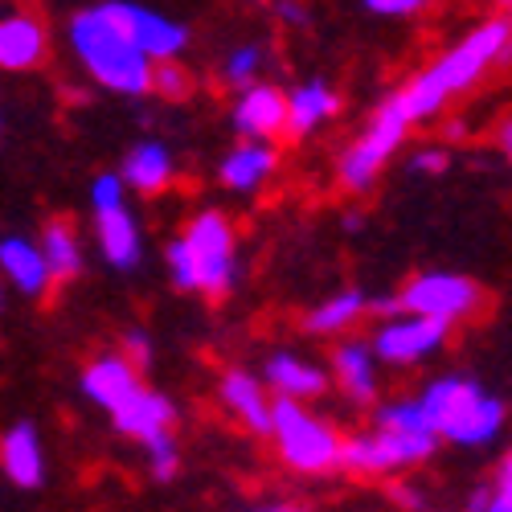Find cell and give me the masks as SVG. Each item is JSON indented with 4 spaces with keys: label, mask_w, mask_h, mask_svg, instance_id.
<instances>
[{
    "label": "cell",
    "mask_w": 512,
    "mask_h": 512,
    "mask_svg": "<svg viewBox=\"0 0 512 512\" xmlns=\"http://www.w3.org/2000/svg\"><path fill=\"white\" fill-rule=\"evenodd\" d=\"M508 37H512L508 21L496 17V21L480 25V29H472L455 50H447L431 70H422L406 91H398V99H402L410 123H422V119L439 115L451 95H459V91L472 87V82H476L492 62H500V58L508 54Z\"/></svg>",
    "instance_id": "1"
},
{
    "label": "cell",
    "mask_w": 512,
    "mask_h": 512,
    "mask_svg": "<svg viewBox=\"0 0 512 512\" xmlns=\"http://www.w3.org/2000/svg\"><path fill=\"white\" fill-rule=\"evenodd\" d=\"M70 50L87 66V74L99 87H107L115 95L152 91V62L132 46V37L103 13V5L78 13L70 21Z\"/></svg>",
    "instance_id": "2"
},
{
    "label": "cell",
    "mask_w": 512,
    "mask_h": 512,
    "mask_svg": "<svg viewBox=\"0 0 512 512\" xmlns=\"http://www.w3.org/2000/svg\"><path fill=\"white\" fill-rule=\"evenodd\" d=\"M426 426L451 439L459 447H484L496 443L504 431V406L500 398H492L480 381L472 377H439L426 386V394L418 398Z\"/></svg>",
    "instance_id": "3"
},
{
    "label": "cell",
    "mask_w": 512,
    "mask_h": 512,
    "mask_svg": "<svg viewBox=\"0 0 512 512\" xmlns=\"http://www.w3.org/2000/svg\"><path fill=\"white\" fill-rule=\"evenodd\" d=\"M168 271L185 291L226 295L234 287V230L222 213H197L185 234L168 246Z\"/></svg>",
    "instance_id": "4"
},
{
    "label": "cell",
    "mask_w": 512,
    "mask_h": 512,
    "mask_svg": "<svg viewBox=\"0 0 512 512\" xmlns=\"http://www.w3.org/2000/svg\"><path fill=\"white\" fill-rule=\"evenodd\" d=\"M271 435L279 443V455L295 467V472H328L336 467V455H340V439L328 422H320L316 414H308L300 402L291 398H279L271 402Z\"/></svg>",
    "instance_id": "5"
},
{
    "label": "cell",
    "mask_w": 512,
    "mask_h": 512,
    "mask_svg": "<svg viewBox=\"0 0 512 512\" xmlns=\"http://www.w3.org/2000/svg\"><path fill=\"white\" fill-rule=\"evenodd\" d=\"M410 132V115L402 107L398 95H390L386 103L377 107L373 123L365 127V136L340 156V181H345L349 189H365L377 181V173L386 168V160L398 152V144L406 140Z\"/></svg>",
    "instance_id": "6"
},
{
    "label": "cell",
    "mask_w": 512,
    "mask_h": 512,
    "mask_svg": "<svg viewBox=\"0 0 512 512\" xmlns=\"http://www.w3.org/2000/svg\"><path fill=\"white\" fill-rule=\"evenodd\" d=\"M435 443H439V435H402V431L377 426V431H369V435L340 443L336 463L349 467V472L377 476V472H394V467H410V463L426 459L435 451Z\"/></svg>",
    "instance_id": "7"
},
{
    "label": "cell",
    "mask_w": 512,
    "mask_h": 512,
    "mask_svg": "<svg viewBox=\"0 0 512 512\" xmlns=\"http://www.w3.org/2000/svg\"><path fill=\"white\" fill-rule=\"evenodd\" d=\"M476 308H480V287L467 275H451V271L418 275L398 295V312L431 316V320H443V324H455L463 316H472Z\"/></svg>",
    "instance_id": "8"
},
{
    "label": "cell",
    "mask_w": 512,
    "mask_h": 512,
    "mask_svg": "<svg viewBox=\"0 0 512 512\" xmlns=\"http://www.w3.org/2000/svg\"><path fill=\"white\" fill-rule=\"evenodd\" d=\"M103 13L132 37V46L148 58V62H168L177 58L185 46H189V29L173 17H164L156 9H144V5H132V0H107Z\"/></svg>",
    "instance_id": "9"
},
{
    "label": "cell",
    "mask_w": 512,
    "mask_h": 512,
    "mask_svg": "<svg viewBox=\"0 0 512 512\" xmlns=\"http://www.w3.org/2000/svg\"><path fill=\"white\" fill-rule=\"evenodd\" d=\"M447 340V324L443 320H431V316H398L390 324H381V332L373 336V353L390 365H414L422 361L426 353H435Z\"/></svg>",
    "instance_id": "10"
},
{
    "label": "cell",
    "mask_w": 512,
    "mask_h": 512,
    "mask_svg": "<svg viewBox=\"0 0 512 512\" xmlns=\"http://www.w3.org/2000/svg\"><path fill=\"white\" fill-rule=\"evenodd\" d=\"M283 115H287V99L283 91L267 87V82H250V87H242L238 103H234V132L242 140H271L283 132Z\"/></svg>",
    "instance_id": "11"
},
{
    "label": "cell",
    "mask_w": 512,
    "mask_h": 512,
    "mask_svg": "<svg viewBox=\"0 0 512 512\" xmlns=\"http://www.w3.org/2000/svg\"><path fill=\"white\" fill-rule=\"evenodd\" d=\"M0 467L17 488H37L46 480V455H41V439L33 422H17L0 439Z\"/></svg>",
    "instance_id": "12"
},
{
    "label": "cell",
    "mask_w": 512,
    "mask_h": 512,
    "mask_svg": "<svg viewBox=\"0 0 512 512\" xmlns=\"http://www.w3.org/2000/svg\"><path fill=\"white\" fill-rule=\"evenodd\" d=\"M140 390V369L132 361H123V357H99L87 365V373H82V394H87L95 406H103L107 414L127 402Z\"/></svg>",
    "instance_id": "13"
},
{
    "label": "cell",
    "mask_w": 512,
    "mask_h": 512,
    "mask_svg": "<svg viewBox=\"0 0 512 512\" xmlns=\"http://www.w3.org/2000/svg\"><path fill=\"white\" fill-rule=\"evenodd\" d=\"M95 234H99V250L115 271H132L140 263V226L127 213V205L115 209H95Z\"/></svg>",
    "instance_id": "14"
},
{
    "label": "cell",
    "mask_w": 512,
    "mask_h": 512,
    "mask_svg": "<svg viewBox=\"0 0 512 512\" xmlns=\"http://www.w3.org/2000/svg\"><path fill=\"white\" fill-rule=\"evenodd\" d=\"M111 422H115V431L127 435V439H148L156 431H168V422H173V402H168L164 394H152V390L140 386L132 398L111 410Z\"/></svg>",
    "instance_id": "15"
},
{
    "label": "cell",
    "mask_w": 512,
    "mask_h": 512,
    "mask_svg": "<svg viewBox=\"0 0 512 512\" xmlns=\"http://www.w3.org/2000/svg\"><path fill=\"white\" fill-rule=\"evenodd\" d=\"M46 54V29L33 17H0V70H33Z\"/></svg>",
    "instance_id": "16"
},
{
    "label": "cell",
    "mask_w": 512,
    "mask_h": 512,
    "mask_svg": "<svg viewBox=\"0 0 512 512\" xmlns=\"http://www.w3.org/2000/svg\"><path fill=\"white\" fill-rule=\"evenodd\" d=\"M263 373H267V386H275L279 398H291V402H308L328 390V373L295 353H275Z\"/></svg>",
    "instance_id": "17"
},
{
    "label": "cell",
    "mask_w": 512,
    "mask_h": 512,
    "mask_svg": "<svg viewBox=\"0 0 512 512\" xmlns=\"http://www.w3.org/2000/svg\"><path fill=\"white\" fill-rule=\"evenodd\" d=\"M222 406L230 414H238L254 435H267L271 431V402L263 394V381L246 373V369H230L222 377Z\"/></svg>",
    "instance_id": "18"
},
{
    "label": "cell",
    "mask_w": 512,
    "mask_h": 512,
    "mask_svg": "<svg viewBox=\"0 0 512 512\" xmlns=\"http://www.w3.org/2000/svg\"><path fill=\"white\" fill-rule=\"evenodd\" d=\"M271 173H275V152H271L267 140H250V144L234 148V152L222 160V168H218L222 185L234 189V193H254Z\"/></svg>",
    "instance_id": "19"
},
{
    "label": "cell",
    "mask_w": 512,
    "mask_h": 512,
    "mask_svg": "<svg viewBox=\"0 0 512 512\" xmlns=\"http://www.w3.org/2000/svg\"><path fill=\"white\" fill-rule=\"evenodd\" d=\"M283 99H287L283 132H291V136H308V132H316V127L328 123V119L336 115V107H340V99L324 87V82H304V87H295V91L283 95Z\"/></svg>",
    "instance_id": "20"
},
{
    "label": "cell",
    "mask_w": 512,
    "mask_h": 512,
    "mask_svg": "<svg viewBox=\"0 0 512 512\" xmlns=\"http://www.w3.org/2000/svg\"><path fill=\"white\" fill-rule=\"evenodd\" d=\"M0 271H5L9 283L25 295H41L50 287V271H46V259H41L37 242H29L21 234L0 242Z\"/></svg>",
    "instance_id": "21"
},
{
    "label": "cell",
    "mask_w": 512,
    "mask_h": 512,
    "mask_svg": "<svg viewBox=\"0 0 512 512\" xmlns=\"http://www.w3.org/2000/svg\"><path fill=\"white\" fill-rule=\"evenodd\" d=\"M119 177H123V185H132L140 193H160L168 181H173V152L156 140H144L127 152Z\"/></svg>",
    "instance_id": "22"
},
{
    "label": "cell",
    "mask_w": 512,
    "mask_h": 512,
    "mask_svg": "<svg viewBox=\"0 0 512 512\" xmlns=\"http://www.w3.org/2000/svg\"><path fill=\"white\" fill-rule=\"evenodd\" d=\"M332 373L353 402H373L377 394V373H373V353L365 345H340L332 353Z\"/></svg>",
    "instance_id": "23"
},
{
    "label": "cell",
    "mask_w": 512,
    "mask_h": 512,
    "mask_svg": "<svg viewBox=\"0 0 512 512\" xmlns=\"http://www.w3.org/2000/svg\"><path fill=\"white\" fill-rule=\"evenodd\" d=\"M41 259H46V271L50 279H74L82 271V250H78V238H74V226L70 222H50L46 234L37 242Z\"/></svg>",
    "instance_id": "24"
},
{
    "label": "cell",
    "mask_w": 512,
    "mask_h": 512,
    "mask_svg": "<svg viewBox=\"0 0 512 512\" xmlns=\"http://www.w3.org/2000/svg\"><path fill=\"white\" fill-rule=\"evenodd\" d=\"M365 308H369V304H365L361 291H340V295H332V300H324L320 308H312L304 324H308V332H316V336H332V332H345Z\"/></svg>",
    "instance_id": "25"
},
{
    "label": "cell",
    "mask_w": 512,
    "mask_h": 512,
    "mask_svg": "<svg viewBox=\"0 0 512 512\" xmlns=\"http://www.w3.org/2000/svg\"><path fill=\"white\" fill-rule=\"evenodd\" d=\"M377 426H386V431H402V435H435L431 426H426V414H422L418 398L381 406L377 410Z\"/></svg>",
    "instance_id": "26"
},
{
    "label": "cell",
    "mask_w": 512,
    "mask_h": 512,
    "mask_svg": "<svg viewBox=\"0 0 512 512\" xmlns=\"http://www.w3.org/2000/svg\"><path fill=\"white\" fill-rule=\"evenodd\" d=\"M144 451H148V463H152V476L156 480H173L177 467H181V451H177V439L168 431H156L148 439H140Z\"/></svg>",
    "instance_id": "27"
},
{
    "label": "cell",
    "mask_w": 512,
    "mask_h": 512,
    "mask_svg": "<svg viewBox=\"0 0 512 512\" xmlns=\"http://www.w3.org/2000/svg\"><path fill=\"white\" fill-rule=\"evenodd\" d=\"M259 70H263V50L259 46H238L222 66V78L230 82V87H250V82L259 78Z\"/></svg>",
    "instance_id": "28"
},
{
    "label": "cell",
    "mask_w": 512,
    "mask_h": 512,
    "mask_svg": "<svg viewBox=\"0 0 512 512\" xmlns=\"http://www.w3.org/2000/svg\"><path fill=\"white\" fill-rule=\"evenodd\" d=\"M480 512H512V459L508 455L496 467V488H492V496Z\"/></svg>",
    "instance_id": "29"
},
{
    "label": "cell",
    "mask_w": 512,
    "mask_h": 512,
    "mask_svg": "<svg viewBox=\"0 0 512 512\" xmlns=\"http://www.w3.org/2000/svg\"><path fill=\"white\" fill-rule=\"evenodd\" d=\"M123 193H127L123 177L119 173H103L95 181V189H91V205L95 209H115V205H123Z\"/></svg>",
    "instance_id": "30"
},
{
    "label": "cell",
    "mask_w": 512,
    "mask_h": 512,
    "mask_svg": "<svg viewBox=\"0 0 512 512\" xmlns=\"http://www.w3.org/2000/svg\"><path fill=\"white\" fill-rule=\"evenodd\" d=\"M152 87L160 91V95H173V99H181L185 95V87H189V82H185V74L173 66V58H168V62H160V66H152Z\"/></svg>",
    "instance_id": "31"
},
{
    "label": "cell",
    "mask_w": 512,
    "mask_h": 512,
    "mask_svg": "<svg viewBox=\"0 0 512 512\" xmlns=\"http://www.w3.org/2000/svg\"><path fill=\"white\" fill-rule=\"evenodd\" d=\"M361 5L369 13H377V17H410V13L431 5V0H361Z\"/></svg>",
    "instance_id": "32"
},
{
    "label": "cell",
    "mask_w": 512,
    "mask_h": 512,
    "mask_svg": "<svg viewBox=\"0 0 512 512\" xmlns=\"http://www.w3.org/2000/svg\"><path fill=\"white\" fill-rule=\"evenodd\" d=\"M447 164H451V156H447L443 148H422V152L410 160L414 173H426V177H439V173H447Z\"/></svg>",
    "instance_id": "33"
},
{
    "label": "cell",
    "mask_w": 512,
    "mask_h": 512,
    "mask_svg": "<svg viewBox=\"0 0 512 512\" xmlns=\"http://www.w3.org/2000/svg\"><path fill=\"white\" fill-rule=\"evenodd\" d=\"M127 353H132V365L136 369H148V361H152V349H148V336L144 332H127Z\"/></svg>",
    "instance_id": "34"
},
{
    "label": "cell",
    "mask_w": 512,
    "mask_h": 512,
    "mask_svg": "<svg viewBox=\"0 0 512 512\" xmlns=\"http://www.w3.org/2000/svg\"><path fill=\"white\" fill-rule=\"evenodd\" d=\"M275 9H279V17H283V21H304V9L295 5V0H279Z\"/></svg>",
    "instance_id": "35"
},
{
    "label": "cell",
    "mask_w": 512,
    "mask_h": 512,
    "mask_svg": "<svg viewBox=\"0 0 512 512\" xmlns=\"http://www.w3.org/2000/svg\"><path fill=\"white\" fill-rule=\"evenodd\" d=\"M488 496H492V488H476V492H472V512H480V508L488 504Z\"/></svg>",
    "instance_id": "36"
},
{
    "label": "cell",
    "mask_w": 512,
    "mask_h": 512,
    "mask_svg": "<svg viewBox=\"0 0 512 512\" xmlns=\"http://www.w3.org/2000/svg\"><path fill=\"white\" fill-rule=\"evenodd\" d=\"M398 500L406 504V508H418L422 500H418V492H410V488H398Z\"/></svg>",
    "instance_id": "37"
},
{
    "label": "cell",
    "mask_w": 512,
    "mask_h": 512,
    "mask_svg": "<svg viewBox=\"0 0 512 512\" xmlns=\"http://www.w3.org/2000/svg\"><path fill=\"white\" fill-rule=\"evenodd\" d=\"M500 148H504V152H508V148H512V127H508V123H504V127H500Z\"/></svg>",
    "instance_id": "38"
},
{
    "label": "cell",
    "mask_w": 512,
    "mask_h": 512,
    "mask_svg": "<svg viewBox=\"0 0 512 512\" xmlns=\"http://www.w3.org/2000/svg\"><path fill=\"white\" fill-rule=\"evenodd\" d=\"M259 512H304V508H295V504H271V508H259Z\"/></svg>",
    "instance_id": "39"
},
{
    "label": "cell",
    "mask_w": 512,
    "mask_h": 512,
    "mask_svg": "<svg viewBox=\"0 0 512 512\" xmlns=\"http://www.w3.org/2000/svg\"><path fill=\"white\" fill-rule=\"evenodd\" d=\"M500 5H508V0H500Z\"/></svg>",
    "instance_id": "40"
},
{
    "label": "cell",
    "mask_w": 512,
    "mask_h": 512,
    "mask_svg": "<svg viewBox=\"0 0 512 512\" xmlns=\"http://www.w3.org/2000/svg\"><path fill=\"white\" fill-rule=\"evenodd\" d=\"M0 123H5V119H0Z\"/></svg>",
    "instance_id": "41"
}]
</instances>
